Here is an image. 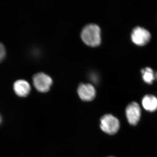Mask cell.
I'll return each instance as SVG.
<instances>
[{"label":"cell","instance_id":"2","mask_svg":"<svg viewBox=\"0 0 157 157\" xmlns=\"http://www.w3.org/2000/svg\"><path fill=\"white\" fill-rule=\"evenodd\" d=\"M120 122L112 114H107L101 117L100 127L102 131L108 135H114L120 128Z\"/></svg>","mask_w":157,"mask_h":157},{"label":"cell","instance_id":"5","mask_svg":"<svg viewBox=\"0 0 157 157\" xmlns=\"http://www.w3.org/2000/svg\"><path fill=\"white\" fill-rule=\"evenodd\" d=\"M125 113L129 124L133 126L137 125L141 117V109L139 104L137 102H132L127 106Z\"/></svg>","mask_w":157,"mask_h":157},{"label":"cell","instance_id":"9","mask_svg":"<svg viewBox=\"0 0 157 157\" xmlns=\"http://www.w3.org/2000/svg\"><path fill=\"white\" fill-rule=\"evenodd\" d=\"M143 80L147 84L152 83L154 80H157V72H154L150 67H146L141 70Z\"/></svg>","mask_w":157,"mask_h":157},{"label":"cell","instance_id":"12","mask_svg":"<svg viewBox=\"0 0 157 157\" xmlns=\"http://www.w3.org/2000/svg\"></svg>","mask_w":157,"mask_h":157},{"label":"cell","instance_id":"1","mask_svg":"<svg viewBox=\"0 0 157 157\" xmlns=\"http://www.w3.org/2000/svg\"><path fill=\"white\" fill-rule=\"evenodd\" d=\"M81 36L83 42L91 47H97L101 44V29L97 25L86 26L82 31Z\"/></svg>","mask_w":157,"mask_h":157},{"label":"cell","instance_id":"4","mask_svg":"<svg viewBox=\"0 0 157 157\" xmlns=\"http://www.w3.org/2000/svg\"><path fill=\"white\" fill-rule=\"evenodd\" d=\"M131 39L135 44L143 46L148 43L151 39V34L146 29L136 27L132 31Z\"/></svg>","mask_w":157,"mask_h":157},{"label":"cell","instance_id":"8","mask_svg":"<svg viewBox=\"0 0 157 157\" xmlns=\"http://www.w3.org/2000/svg\"><path fill=\"white\" fill-rule=\"evenodd\" d=\"M142 106L146 111L153 112L157 109V98L151 94L146 95L142 99Z\"/></svg>","mask_w":157,"mask_h":157},{"label":"cell","instance_id":"11","mask_svg":"<svg viewBox=\"0 0 157 157\" xmlns=\"http://www.w3.org/2000/svg\"><path fill=\"white\" fill-rule=\"evenodd\" d=\"M2 117H1V116L0 115V124H1V122H2Z\"/></svg>","mask_w":157,"mask_h":157},{"label":"cell","instance_id":"7","mask_svg":"<svg viewBox=\"0 0 157 157\" xmlns=\"http://www.w3.org/2000/svg\"><path fill=\"white\" fill-rule=\"evenodd\" d=\"M13 87L14 92L20 97H26L31 91L30 85L27 81L22 79L15 82Z\"/></svg>","mask_w":157,"mask_h":157},{"label":"cell","instance_id":"3","mask_svg":"<svg viewBox=\"0 0 157 157\" xmlns=\"http://www.w3.org/2000/svg\"><path fill=\"white\" fill-rule=\"evenodd\" d=\"M33 85L36 89L40 92L45 93L50 89L52 83V78L45 73H39L33 77Z\"/></svg>","mask_w":157,"mask_h":157},{"label":"cell","instance_id":"6","mask_svg":"<svg viewBox=\"0 0 157 157\" xmlns=\"http://www.w3.org/2000/svg\"><path fill=\"white\" fill-rule=\"evenodd\" d=\"M79 98L84 101H91L95 98L96 92L94 87L90 84L82 83L77 89Z\"/></svg>","mask_w":157,"mask_h":157},{"label":"cell","instance_id":"10","mask_svg":"<svg viewBox=\"0 0 157 157\" xmlns=\"http://www.w3.org/2000/svg\"><path fill=\"white\" fill-rule=\"evenodd\" d=\"M6 55V50L5 46L0 43V62L4 59Z\"/></svg>","mask_w":157,"mask_h":157}]
</instances>
